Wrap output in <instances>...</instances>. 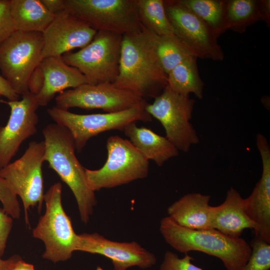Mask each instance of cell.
Returning a JSON list of instances; mask_svg holds the SVG:
<instances>
[{
	"instance_id": "1",
	"label": "cell",
	"mask_w": 270,
	"mask_h": 270,
	"mask_svg": "<svg viewBox=\"0 0 270 270\" xmlns=\"http://www.w3.org/2000/svg\"><path fill=\"white\" fill-rule=\"evenodd\" d=\"M157 37L143 25L138 31L122 35L119 73L112 83L116 87L144 98H155L162 92L168 76L158 57Z\"/></svg>"
},
{
	"instance_id": "2",
	"label": "cell",
	"mask_w": 270,
	"mask_h": 270,
	"mask_svg": "<svg viewBox=\"0 0 270 270\" xmlns=\"http://www.w3.org/2000/svg\"><path fill=\"white\" fill-rule=\"evenodd\" d=\"M160 231L168 244L182 253L197 251L220 260L226 270H240L248 261L252 248L244 239L214 228L192 230L182 226L169 216L160 222Z\"/></svg>"
},
{
	"instance_id": "3",
	"label": "cell",
	"mask_w": 270,
	"mask_h": 270,
	"mask_svg": "<svg viewBox=\"0 0 270 270\" xmlns=\"http://www.w3.org/2000/svg\"><path fill=\"white\" fill-rule=\"evenodd\" d=\"M45 152L44 161L48 162L72 192L80 220L86 224L96 204L94 192L90 187L86 168L75 154L76 147L70 132L56 123L42 130Z\"/></svg>"
},
{
	"instance_id": "4",
	"label": "cell",
	"mask_w": 270,
	"mask_h": 270,
	"mask_svg": "<svg viewBox=\"0 0 270 270\" xmlns=\"http://www.w3.org/2000/svg\"><path fill=\"white\" fill-rule=\"evenodd\" d=\"M62 185L52 184L44 194L46 210L32 230L33 236L41 240L45 250L42 257L56 263L69 260L76 251L78 236L70 217L62 203Z\"/></svg>"
},
{
	"instance_id": "5",
	"label": "cell",
	"mask_w": 270,
	"mask_h": 270,
	"mask_svg": "<svg viewBox=\"0 0 270 270\" xmlns=\"http://www.w3.org/2000/svg\"><path fill=\"white\" fill-rule=\"evenodd\" d=\"M106 146L108 158L104 165L98 170L86 168L88 182L93 191L116 187L148 176L149 160L130 140L110 136Z\"/></svg>"
},
{
	"instance_id": "6",
	"label": "cell",
	"mask_w": 270,
	"mask_h": 270,
	"mask_svg": "<svg viewBox=\"0 0 270 270\" xmlns=\"http://www.w3.org/2000/svg\"><path fill=\"white\" fill-rule=\"evenodd\" d=\"M148 104L144 100L126 110L105 114H77L56 106L48 108L47 112L56 124L70 132L76 150L80 152L90 139L102 132L123 131L132 122H151L152 116L146 109Z\"/></svg>"
},
{
	"instance_id": "7",
	"label": "cell",
	"mask_w": 270,
	"mask_h": 270,
	"mask_svg": "<svg viewBox=\"0 0 270 270\" xmlns=\"http://www.w3.org/2000/svg\"><path fill=\"white\" fill-rule=\"evenodd\" d=\"M122 38L118 34L98 31L88 44L62 58L82 73L90 84L113 83L119 73Z\"/></svg>"
},
{
	"instance_id": "8",
	"label": "cell",
	"mask_w": 270,
	"mask_h": 270,
	"mask_svg": "<svg viewBox=\"0 0 270 270\" xmlns=\"http://www.w3.org/2000/svg\"><path fill=\"white\" fill-rule=\"evenodd\" d=\"M42 34L16 30L0 45V70L14 90L29 92V78L39 66L43 48Z\"/></svg>"
},
{
	"instance_id": "9",
	"label": "cell",
	"mask_w": 270,
	"mask_h": 270,
	"mask_svg": "<svg viewBox=\"0 0 270 270\" xmlns=\"http://www.w3.org/2000/svg\"><path fill=\"white\" fill-rule=\"evenodd\" d=\"M65 10L98 31L124 35L142 28L137 0H64Z\"/></svg>"
},
{
	"instance_id": "10",
	"label": "cell",
	"mask_w": 270,
	"mask_h": 270,
	"mask_svg": "<svg viewBox=\"0 0 270 270\" xmlns=\"http://www.w3.org/2000/svg\"><path fill=\"white\" fill-rule=\"evenodd\" d=\"M44 152V141L31 142L21 157L0 168V176L22 200L27 225H30V208L38 206L40 212L44 201L42 166Z\"/></svg>"
},
{
	"instance_id": "11",
	"label": "cell",
	"mask_w": 270,
	"mask_h": 270,
	"mask_svg": "<svg viewBox=\"0 0 270 270\" xmlns=\"http://www.w3.org/2000/svg\"><path fill=\"white\" fill-rule=\"evenodd\" d=\"M194 100L172 91L167 85L162 92L148 104L146 109L162 125L166 137L178 150L187 152L199 142V138L190 122Z\"/></svg>"
},
{
	"instance_id": "12",
	"label": "cell",
	"mask_w": 270,
	"mask_h": 270,
	"mask_svg": "<svg viewBox=\"0 0 270 270\" xmlns=\"http://www.w3.org/2000/svg\"><path fill=\"white\" fill-rule=\"evenodd\" d=\"M167 17L175 34L196 58L220 60L223 54L214 29L178 0H164Z\"/></svg>"
},
{
	"instance_id": "13",
	"label": "cell",
	"mask_w": 270,
	"mask_h": 270,
	"mask_svg": "<svg viewBox=\"0 0 270 270\" xmlns=\"http://www.w3.org/2000/svg\"><path fill=\"white\" fill-rule=\"evenodd\" d=\"M144 100L134 92L116 87L112 83L86 84L60 92L56 98V106L64 110L79 108L114 112L129 108Z\"/></svg>"
},
{
	"instance_id": "14",
	"label": "cell",
	"mask_w": 270,
	"mask_h": 270,
	"mask_svg": "<svg viewBox=\"0 0 270 270\" xmlns=\"http://www.w3.org/2000/svg\"><path fill=\"white\" fill-rule=\"evenodd\" d=\"M10 114L7 124L0 126V168L9 164L22 143L37 132L40 107L30 92L20 100L8 101Z\"/></svg>"
},
{
	"instance_id": "15",
	"label": "cell",
	"mask_w": 270,
	"mask_h": 270,
	"mask_svg": "<svg viewBox=\"0 0 270 270\" xmlns=\"http://www.w3.org/2000/svg\"><path fill=\"white\" fill-rule=\"evenodd\" d=\"M78 250L109 258L114 270H126L134 266L146 269L156 262L155 255L136 242L112 241L96 232L78 234L76 248Z\"/></svg>"
},
{
	"instance_id": "16",
	"label": "cell",
	"mask_w": 270,
	"mask_h": 270,
	"mask_svg": "<svg viewBox=\"0 0 270 270\" xmlns=\"http://www.w3.org/2000/svg\"><path fill=\"white\" fill-rule=\"evenodd\" d=\"M97 31L88 24L64 10L56 14L42 34L41 60L62 56L76 48H82L93 40Z\"/></svg>"
},
{
	"instance_id": "17",
	"label": "cell",
	"mask_w": 270,
	"mask_h": 270,
	"mask_svg": "<svg viewBox=\"0 0 270 270\" xmlns=\"http://www.w3.org/2000/svg\"><path fill=\"white\" fill-rule=\"evenodd\" d=\"M256 144L262 160V174L250 196L244 198V206L248 216L258 226L256 237L270 244V148L260 134L256 135Z\"/></svg>"
},
{
	"instance_id": "18",
	"label": "cell",
	"mask_w": 270,
	"mask_h": 270,
	"mask_svg": "<svg viewBox=\"0 0 270 270\" xmlns=\"http://www.w3.org/2000/svg\"><path fill=\"white\" fill-rule=\"evenodd\" d=\"M39 66L44 78L41 90L35 95L40 106H46L58 92L89 84L85 76L77 68L67 64L62 56L44 58Z\"/></svg>"
},
{
	"instance_id": "19",
	"label": "cell",
	"mask_w": 270,
	"mask_h": 270,
	"mask_svg": "<svg viewBox=\"0 0 270 270\" xmlns=\"http://www.w3.org/2000/svg\"><path fill=\"white\" fill-rule=\"evenodd\" d=\"M212 228L226 235L240 238L246 228L258 230L257 225L246 212L244 198L233 187L226 192L224 201L220 205L210 208Z\"/></svg>"
},
{
	"instance_id": "20",
	"label": "cell",
	"mask_w": 270,
	"mask_h": 270,
	"mask_svg": "<svg viewBox=\"0 0 270 270\" xmlns=\"http://www.w3.org/2000/svg\"><path fill=\"white\" fill-rule=\"evenodd\" d=\"M210 196L190 193L182 196L167 208L168 216L178 224L192 230L210 229Z\"/></svg>"
},
{
	"instance_id": "21",
	"label": "cell",
	"mask_w": 270,
	"mask_h": 270,
	"mask_svg": "<svg viewBox=\"0 0 270 270\" xmlns=\"http://www.w3.org/2000/svg\"><path fill=\"white\" fill-rule=\"evenodd\" d=\"M123 132L135 148L148 160L162 166L169 159L178 154V148L166 137L136 122L126 126Z\"/></svg>"
},
{
	"instance_id": "22",
	"label": "cell",
	"mask_w": 270,
	"mask_h": 270,
	"mask_svg": "<svg viewBox=\"0 0 270 270\" xmlns=\"http://www.w3.org/2000/svg\"><path fill=\"white\" fill-rule=\"evenodd\" d=\"M16 30L42 33L54 18L40 0H10Z\"/></svg>"
},
{
	"instance_id": "23",
	"label": "cell",
	"mask_w": 270,
	"mask_h": 270,
	"mask_svg": "<svg viewBox=\"0 0 270 270\" xmlns=\"http://www.w3.org/2000/svg\"><path fill=\"white\" fill-rule=\"evenodd\" d=\"M196 58L192 56L174 67L167 75L168 86L180 95L189 96L192 93L202 99L204 82L198 72Z\"/></svg>"
},
{
	"instance_id": "24",
	"label": "cell",
	"mask_w": 270,
	"mask_h": 270,
	"mask_svg": "<svg viewBox=\"0 0 270 270\" xmlns=\"http://www.w3.org/2000/svg\"><path fill=\"white\" fill-rule=\"evenodd\" d=\"M140 23L158 36L174 34L162 0H137Z\"/></svg>"
},
{
	"instance_id": "25",
	"label": "cell",
	"mask_w": 270,
	"mask_h": 270,
	"mask_svg": "<svg viewBox=\"0 0 270 270\" xmlns=\"http://www.w3.org/2000/svg\"><path fill=\"white\" fill-rule=\"evenodd\" d=\"M156 50L161 66L167 75L176 66L194 56L175 34L158 36Z\"/></svg>"
},
{
	"instance_id": "26",
	"label": "cell",
	"mask_w": 270,
	"mask_h": 270,
	"mask_svg": "<svg viewBox=\"0 0 270 270\" xmlns=\"http://www.w3.org/2000/svg\"><path fill=\"white\" fill-rule=\"evenodd\" d=\"M178 1L213 29L220 26L223 16L224 6L222 2L213 0Z\"/></svg>"
},
{
	"instance_id": "27",
	"label": "cell",
	"mask_w": 270,
	"mask_h": 270,
	"mask_svg": "<svg viewBox=\"0 0 270 270\" xmlns=\"http://www.w3.org/2000/svg\"><path fill=\"white\" fill-rule=\"evenodd\" d=\"M250 246L251 255L240 270H269L270 268V244L256 237Z\"/></svg>"
},
{
	"instance_id": "28",
	"label": "cell",
	"mask_w": 270,
	"mask_h": 270,
	"mask_svg": "<svg viewBox=\"0 0 270 270\" xmlns=\"http://www.w3.org/2000/svg\"><path fill=\"white\" fill-rule=\"evenodd\" d=\"M0 202L3 209L14 218L18 219L20 208L17 196L11 190L5 180L0 176Z\"/></svg>"
},
{
	"instance_id": "29",
	"label": "cell",
	"mask_w": 270,
	"mask_h": 270,
	"mask_svg": "<svg viewBox=\"0 0 270 270\" xmlns=\"http://www.w3.org/2000/svg\"><path fill=\"white\" fill-rule=\"evenodd\" d=\"M194 258L188 254L182 258L170 251H166L160 265L159 270H204L192 262Z\"/></svg>"
},
{
	"instance_id": "30",
	"label": "cell",
	"mask_w": 270,
	"mask_h": 270,
	"mask_svg": "<svg viewBox=\"0 0 270 270\" xmlns=\"http://www.w3.org/2000/svg\"><path fill=\"white\" fill-rule=\"evenodd\" d=\"M255 4V2L251 0L231 1L228 8V18L238 22L249 18L254 13Z\"/></svg>"
},
{
	"instance_id": "31",
	"label": "cell",
	"mask_w": 270,
	"mask_h": 270,
	"mask_svg": "<svg viewBox=\"0 0 270 270\" xmlns=\"http://www.w3.org/2000/svg\"><path fill=\"white\" fill-rule=\"evenodd\" d=\"M15 31L10 12V0H0V45Z\"/></svg>"
},
{
	"instance_id": "32",
	"label": "cell",
	"mask_w": 270,
	"mask_h": 270,
	"mask_svg": "<svg viewBox=\"0 0 270 270\" xmlns=\"http://www.w3.org/2000/svg\"><path fill=\"white\" fill-rule=\"evenodd\" d=\"M12 218L0 208V257L6 248L8 237L12 226Z\"/></svg>"
},
{
	"instance_id": "33",
	"label": "cell",
	"mask_w": 270,
	"mask_h": 270,
	"mask_svg": "<svg viewBox=\"0 0 270 270\" xmlns=\"http://www.w3.org/2000/svg\"><path fill=\"white\" fill-rule=\"evenodd\" d=\"M44 82L42 72L39 66L34 70L31 74L28 83L29 92L35 95L41 90Z\"/></svg>"
},
{
	"instance_id": "34",
	"label": "cell",
	"mask_w": 270,
	"mask_h": 270,
	"mask_svg": "<svg viewBox=\"0 0 270 270\" xmlns=\"http://www.w3.org/2000/svg\"><path fill=\"white\" fill-rule=\"evenodd\" d=\"M0 96L6 97L8 101L18 100L20 98V96L14 90L8 82L0 74Z\"/></svg>"
},
{
	"instance_id": "35",
	"label": "cell",
	"mask_w": 270,
	"mask_h": 270,
	"mask_svg": "<svg viewBox=\"0 0 270 270\" xmlns=\"http://www.w3.org/2000/svg\"><path fill=\"white\" fill-rule=\"evenodd\" d=\"M46 8L52 14L65 10L64 0H40Z\"/></svg>"
},
{
	"instance_id": "36",
	"label": "cell",
	"mask_w": 270,
	"mask_h": 270,
	"mask_svg": "<svg viewBox=\"0 0 270 270\" xmlns=\"http://www.w3.org/2000/svg\"><path fill=\"white\" fill-rule=\"evenodd\" d=\"M21 258L14 255L7 260H2L0 257V270H10L13 264Z\"/></svg>"
},
{
	"instance_id": "37",
	"label": "cell",
	"mask_w": 270,
	"mask_h": 270,
	"mask_svg": "<svg viewBox=\"0 0 270 270\" xmlns=\"http://www.w3.org/2000/svg\"><path fill=\"white\" fill-rule=\"evenodd\" d=\"M10 270H35V268L32 264L25 262L20 258L13 264Z\"/></svg>"
},
{
	"instance_id": "38",
	"label": "cell",
	"mask_w": 270,
	"mask_h": 270,
	"mask_svg": "<svg viewBox=\"0 0 270 270\" xmlns=\"http://www.w3.org/2000/svg\"><path fill=\"white\" fill-rule=\"evenodd\" d=\"M96 270H104L100 266H97Z\"/></svg>"
}]
</instances>
